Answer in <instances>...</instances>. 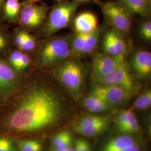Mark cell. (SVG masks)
Returning a JSON list of instances; mask_svg holds the SVG:
<instances>
[{
  "instance_id": "6da1fadb",
  "label": "cell",
  "mask_w": 151,
  "mask_h": 151,
  "mask_svg": "<svg viewBox=\"0 0 151 151\" xmlns=\"http://www.w3.org/2000/svg\"><path fill=\"white\" fill-rule=\"evenodd\" d=\"M19 95L7 121L10 129L17 132H33L55 123L62 113L59 96L40 83L29 87Z\"/></svg>"
},
{
  "instance_id": "7a4b0ae2",
  "label": "cell",
  "mask_w": 151,
  "mask_h": 151,
  "mask_svg": "<svg viewBox=\"0 0 151 151\" xmlns=\"http://www.w3.org/2000/svg\"><path fill=\"white\" fill-rule=\"evenodd\" d=\"M86 68L75 60H66L53 68L54 77L75 97H78L83 90Z\"/></svg>"
},
{
  "instance_id": "3957f363",
  "label": "cell",
  "mask_w": 151,
  "mask_h": 151,
  "mask_svg": "<svg viewBox=\"0 0 151 151\" xmlns=\"http://www.w3.org/2000/svg\"><path fill=\"white\" fill-rule=\"evenodd\" d=\"M80 4L81 2L77 0L62 1L49 9L47 19L41 29L44 37L49 38L67 27Z\"/></svg>"
},
{
  "instance_id": "277c9868",
  "label": "cell",
  "mask_w": 151,
  "mask_h": 151,
  "mask_svg": "<svg viewBox=\"0 0 151 151\" xmlns=\"http://www.w3.org/2000/svg\"><path fill=\"white\" fill-rule=\"evenodd\" d=\"M71 55L69 43L63 38L49 39L38 52L37 64L43 69L53 68Z\"/></svg>"
},
{
  "instance_id": "5b68a950",
  "label": "cell",
  "mask_w": 151,
  "mask_h": 151,
  "mask_svg": "<svg viewBox=\"0 0 151 151\" xmlns=\"http://www.w3.org/2000/svg\"><path fill=\"white\" fill-rule=\"evenodd\" d=\"M108 22L120 34H127L132 24V14L118 1L95 0Z\"/></svg>"
},
{
  "instance_id": "8992f818",
  "label": "cell",
  "mask_w": 151,
  "mask_h": 151,
  "mask_svg": "<svg viewBox=\"0 0 151 151\" xmlns=\"http://www.w3.org/2000/svg\"><path fill=\"white\" fill-rule=\"evenodd\" d=\"M49 10V7L44 3L39 5L22 2V8L19 16L18 24L27 32L42 27Z\"/></svg>"
},
{
  "instance_id": "52a82bcc",
  "label": "cell",
  "mask_w": 151,
  "mask_h": 151,
  "mask_svg": "<svg viewBox=\"0 0 151 151\" xmlns=\"http://www.w3.org/2000/svg\"><path fill=\"white\" fill-rule=\"evenodd\" d=\"M24 76L16 72L0 57V101L5 100L22 87Z\"/></svg>"
},
{
  "instance_id": "ba28073f",
  "label": "cell",
  "mask_w": 151,
  "mask_h": 151,
  "mask_svg": "<svg viewBox=\"0 0 151 151\" xmlns=\"http://www.w3.org/2000/svg\"><path fill=\"white\" fill-rule=\"evenodd\" d=\"M95 84L113 85L119 87L134 95L138 91V86L130 74L126 62L121 65L113 73L95 80Z\"/></svg>"
},
{
  "instance_id": "9c48e42d",
  "label": "cell",
  "mask_w": 151,
  "mask_h": 151,
  "mask_svg": "<svg viewBox=\"0 0 151 151\" xmlns=\"http://www.w3.org/2000/svg\"><path fill=\"white\" fill-rule=\"evenodd\" d=\"M125 62L124 57L105 53L97 54L92 65V76L93 80L111 74Z\"/></svg>"
},
{
  "instance_id": "30bf717a",
  "label": "cell",
  "mask_w": 151,
  "mask_h": 151,
  "mask_svg": "<svg viewBox=\"0 0 151 151\" xmlns=\"http://www.w3.org/2000/svg\"><path fill=\"white\" fill-rule=\"evenodd\" d=\"M91 93L100 97L114 108L128 102L133 96L116 86L97 84H95Z\"/></svg>"
},
{
  "instance_id": "8fae6325",
  "label": "cell",
  "mask_w": 151,
  "mask_h": 151,
  "mask_svg": "<svg viewBox=\"0 0 151 151\" xmlns=\"http://www.w3.org/2000/svg\"><path fill=\"white\" fill-rule=\"evenodd\" d=\"M103 48L105 53L124 57L128 52L122 34L114 29L105 32L103 38Z\"/></svg>"
},
{
  "instance_id": "7c38bea8",
  "label": "cell",
  "mask_w": 151,
  "mask_h": 151,
  "mask_svg": "<svg viewBox=\"0 0 151 151\" xmlns=\"http://www.w3.org/2000/svg\"><path fill=\"white\" fill-rule=\"evenodd\" d=\"M97 16L91 11H83L76 16L73 26L76 33L88 34L98 28Z\"/></svg>"
},
{
  "instance_id": "4fadbf2b",
  "label": "cell",
  "mask_w": 151,
  "mask_h": 151,
  "mask_svg": "<svg viewBox=\"0 0 151 151\" xmlns=\"http://www.w3.org/2000/svg\"><path fill=\"white\" fill-rule=\"evenodd\" d=\"M131 65L136 74L140 77H148L151 73V54L141 50L135 52L131 59Z\"/></svg>"
},
{
  "instance_id": "5bb4252c",
  "label": "cell",
  "mask_w": 151,
  "mask_h": 151,
  "mask_svg": "<svg viewBox=\"0 0 151 151\" xmlns=\"http://www.w3.org/2000/svg\"><path fill=\"white\" fill-rule=\"evenodd\" d=\"M82 104L87 111L92 113H104L114 109L101 99L91 93L82 99Z\"/></svg>"
},
{
  "instance_id": "9a60e30c",
  "label": "cell",
  "mask_w": 151,
  "mask_h": 151,
  "mask_svg": "<svg viewBox=\"0 0 151 151\" xmlns=\"http://www.w3.org/2000/svg\"><path fill=\"white\" fill-rule=\"evenodd\" d=\"M137 142L133 136L124 134L114 137L105 144L101 151H122Z\"/></svg>"
},
{
  "instance_id": "2e32d148",
  "label": "cell",
  "mask_w": 151,
  "mask_h": 151,
  "mask_svg": "<svg viewBox=\"0 0 151 151\" xmlns=\"http://www.w3.org/2000/svg\"><path fill=\"white\" fill-rule=\"evenodd\" d=\"M132 14L148 17L151 13V4L146 0H117Z\"/></svg>"
},
{
  "instance_id": "e0dca14e",
  "label": "cell",
  "mask_w": 151,
  "mask_h": 151,
  "mask_svg": "<svg viewBox=\"0 0 151 151\" xmlns=\"http://www.w3.org/2000/svg\"><path fill=\"white\" fill-rule=\"evenodd\" d=\"M22 8L20 0H6L3 7V20L7 24H18Z\"/></svg>"
},
{
  "instance_id": "ac0fdd59",
  "label": "cell",
  "mask_w": 151,
  "mask_h": 151,
  "mask_svg": "<svg viewBox=\"0 0 151 151\" xmlns=\"http://www.w3.org/2000/svg\"><path fill=\"white\" fill-rule=\"evenodd\" d=\"M8 25L4 21L0 22V57L3 58L12 49L15 48L12 43V31Z\"/></svg>"
},
{
  "instance_id": "d6986e66",
  "label": "cell",
  "mask_w": 151,
  "mask_h": 151,
  "mask_svg": "<svg viewBox=\"0 0 151 151\" xmlns=\"http://www.w3.org/2000/svg\"><path fill=\"white\" fill-rule=\"evenodd\" d=\"M103 28L98 27L92 32L86 34L82 54H88L92 53L96 48L100 36L103 33Z\"/></svg>"
},
{
  "instance_id": "ffe728a7",
  "label": "cell",
  "mask_w": 151,
  "mask_h": 151,
  "mask_svg": "<svg viewBox=\"0 0 151 151\" xmlns=\"http://www.w3.org/2000/svg\"><path fill=\"white\" fill-rule=\"evenodd\" d=\"M110 121H106L101 123L88 127H74L73 130L76 133L86 137H93L100 135L107 129Z\"/></svg>"
},
{
  "instance_id": "44dd1931",
  "label": "cell",
  "mask_w": 151,
  "mask_h": 151,
  "mask_svg": "<svg viewBox=\"0 0 151 151\" xmlns=\"http://www.w3.org/2000/svg\"><path fill=\"white\" fill-rule=\"evenodd\" d=\"M136 119L135 113L132 109L130 108L122 110L117 114L115 118V123L118 129L121 132L124 128Z\"/></svg>"
},
{
  "instance_id": "7402d4cb",
  "label": "cell",
  "mask_w": 151,
  "mask_h": 151,
  "mask_svg": "<svg viewBox=\"0 0 151 151\" xmlns=\"http://www.w3.org/2000/svg\"><path fill=\"white\" fill-rule=\"evenodd\" d=\"M109 120H110V118L106 116H103L96 114L88 115L82 116L74 127H88Z\"/></svg>"
},
{
  "instance_id": "603a6c76",
  "label": "cell",
  "mask_w": 151,
  "mask_h": 151,
  "mask_svg": "<svg viewBox=\"0 0 151 151\" xmlns=\"http://www.w3.org/2000/svg\"><path fill=\"white\" fill-rule=\"evenodd\" d=\"M86 34L76 33L71 38L70 43H69L71 55H82Z\"/></svg>"
},
{
  "instance_id": "cb8c5ba5",
  "label": "cell",
  "mask_w": 151,
  "mask_h": 151,
  "mask_svg": "<svg viewBox=\"0 0 151 151\" xmlns=\"http://www.w3.org/2000/svg\"><path fill=\"white\" fill-rule=\"evenodd\" d=\"M151 105V90H147L137 98L133 104V107L137 110H144L150 108Z\"/></svg>"
},
{
  "instance_id": "d4e9b609",
  "label": "cell",
  "mask_w": 151,
  "mask_h": 151,
  "mask_svg": "<svg viewBox=\"0 0 151 151\" xmlns=\"http://www.w3.org/2000/svg\"><path fill=\"white\" fill-rule=\"evenodd\" d=\"M32 60L29 53L23 52L22 57L13 68L18 73L24 76L25 72L29 68Z\"/></svg>"
},
{
  "instance_id": "484cf974",
  "label": "cell",
  "mask_w": 151,
  "mask_h": 151,
  "mask_svg": "<svg viewBox=\"0 0 151 151\" xmlns=\"http://www.w3.org/2000/svg\"><path fill=\"white\" fill-rule=\"evenodd\" d=\"M24 42L20 50L27 53L34 51L37 47V39L29 32L25 30H24Z\"/></svg>"
},
{
  "instance_id": "4316f807",
  "label": "cell",
  "mask_w": 151,
  "mask_h": 151,
  "mask_svg": "<svg viewBox=\"0 0 151 151\" xmlns=\"http://www.w3.org/2000/svg\"><path fill=\"white\" fill-rule=\"evenodd\" d=\"M20 151H42V145L36 140H20L18 143Z\"/></svg>"
},
{
  "instance_id": "83f0119b",
  "label": "cell",
  "mask_w": 151,
  "mask_h": 151,
  "mask_svg": "<svg viewBox=\"0 0 151 151\" xmlns=\"http://www.w3.org/2000/svg\"><path fill=\"white\" fill-rule=\"evenodd\" d=\"M70 137H72V134L68 130H64L55 134L51 142L52 150L56 148L62 142Z\"/></svg>"
},
{
  "instance_id": "f1b7e54d",
  "label": "cell",
  "mask_w": 151,
  "mask_h": 151,
  "mask_svg": "<svg viewBox=\"0 0 151 151\" xmlns=\"http://www.w3.org/2000/svg\"><path fill=\"white\" fill-rule=\"evenodd\" d=\"M140 127L137 119L133 120L131 123L128 125L125 128L121 131V133L124 134L132 135L139 133Z\"/></svg>"
},
{
  "instance_id": "f546056e",
  "label": "cell",
  "mask_w": 151,
  "mask_h": 151,
  "mask_svg": "<svg viewBox=\"0 0 151 151\" xmlns=\"http://www.w3.org/2000/svg\"><path fill=\"white\" fill-rule=\"evenodd\" d=\"M73 147L75 151H92L90 143L82 138L76 139Z\"/></svg>"
},
{
  "instance_id": "4dcf8cb0",
  "label": "cell",
  "mask_w": 151,
  "mask_h": 151,
  "mask_svg": "<svg viewBox=\"0 0 151 151\" xmlns=\"http://www.w3.org/2000/svg\"><path fill=\"white\" fill-rule=\"evenodd\" d=\"M142 37L148 41L151 39V22L150 21L143 22L140 29Z\"/></svg>"
},
{
  "instance_id": "1f68e13d",
  "label": "cell",
  "mask_w": 151,
  "mask_h": 151,
  "mask_svg": "<svg viewBox=\"0 0 151 151\" xmlns=\"http://www.w3.org/2000/svg\"><path fill=\"white\" fill-rule=\"evenodd\" d=\"M0 151H14L11 140L6 138H0Z\"/></svg>"
},
{
  "instance_id": "d6a6232c",
  "label": "cell",
  "mask_w": 151,
  "mask_h": 151,
  "mask_svg": "<svg viewBox=\"0 0 151 151\" xmlns=\"http://www.w3.org/2000/svg\"><path fill=\"white\" fill-rule=\"evenodd\" d=\"M71 146H72V136L62 142L56 148L52 150V151H64Z\"/></svg>"
},
{
  "instance_id": "836d02e7",
  "label": "cell",
  "mask_w": 151,
  "mask_h": 151,
  "mask_svg": "<svg viewBox=\"0 0 151 151\" xmlns=\"http://www.w3.org/2000/svg\"><path fill=\"white\" fill-rule=\"evenodd\" d=\"M122 151H142V146L137 142Z\"/></svg>"
},
{
  "instance_id": "e575fe53",
  "label": "cell",
  "mask_w": 151,
  "mask_h": 151,
  "mask_svg": "<svg viewBox=\"0 0 151 151\" xmlns=\"http://www.w3.org/2000/svg\"><path fill=\"white\" fill-rule=\"evenodd\" d=\"M6 0H0V22L4 21L3 20V16H2V12H3V7L5 4Z\"/></svg>"
},
{
  "instance_id": "d590c367",
  "label": "cell",
  "mask_w": 151,
  "mask_h": 151,
  "mask_svg": "<svg viewBox=\"0 0 151 151\" xmlns=\"http://www.w3.org/2000/svg\"><path fill=\"white\" fill-rule=\"evenodd\" d=\"M41 0H25L26 2L27 3H31V4H37L38 2L40 1Z\"/></svg>"
},
{
  "instance_id": "8d00e7d4",
  "label": "cell",
  "mask_w": 151,
  "mask_h": 151,
  "mask_svg": "<svg viewBox=\"0 0 151 151\" xmlns=\"http://www.w3.org/2000/svg\"><path fill=\"white\" fill-rule=\"evenodd\" d=\"M64 151H75V150L73 146H71L68 149H67L66 150Z\"/></svg>"
},
{
  "instance_id": "74e56055",
  "label": "cell",
  "mask_w": 151,
  "mask_h": 151,
  "mask_svg": "<svg viewBox=\"0 0 151 151\" xmlns=\"http://www.w3.org/2000/svg\"><path fill=\"white\" fill-rule=\"evenodd\" d=\"M77 1H78L79 2H88V1H91V0H77Z\"/></svg>"
},
{
  "instance_id": "f35d334b",
  "label": "cell",
  "mask_w": 151,
  "mask_h": 151,
  "mask_svg": "<svg viewBox=\"0 0 151 151\" xmlns=\"http://www.w3.org/2000/svg\"><path fill=\"white\" fill-rule=\"evenodd\" d=\"M55 1H56L57 2H61V1H62L63 0H55Z\"/></svg>"
},
{
  "instance_id": "ab89813d",
  "label": "cell",
  "mask_w": 151,
  "mask_h": 151,
  "mask_svg": "<svg viewBox=\"0 0 151 151\" xmlns=\"http://www.w3.org/2000/svg\"><path fill=\"white\" fill-rule=\"evenodd\" d=\"M146 1H147L148 2H149V3H150L151 4V0H146Z\"/></svg>"
}]
</instances>
